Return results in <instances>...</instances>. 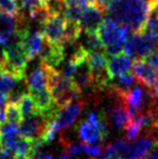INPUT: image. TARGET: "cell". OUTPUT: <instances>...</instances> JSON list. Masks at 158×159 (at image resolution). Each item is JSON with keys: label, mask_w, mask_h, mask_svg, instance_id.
Instances as JSON below:
<instances>
[{"label": "cell", "mask_w": 158, "mask_h": 159, "mask_svg": "<svg viewBox=\"0 0 158 159\" xmlns=\"http://www.w3.org/2000/svg\"><path fill=\"white\" fill-rule=\"evenodd\" d=\"M105 12L132 33H142L151 15L145 0H110Z\"/></svg>", "instance_id": "1"}, {"label": "cell", "mask_w": 158, "mask_h": 159, "mask_svg": "<svg viewBox=\"0 0 158 159\" xmlns=\"http://www.w3.org/2000/svg\"><path fill=\"white\" fill-rule=\"evenodd\" d=\"M28 62L29 59L25 49L20 40L15 38L14 42L7 44L3 49V61L0 65V69L10 74L19 81H24L26 78Z\"/></svg>", "instance_id": "2"}, {"label": "cell", "mask_w": 158, "mask_h": 159, "mask_svg": "<svg viewBox=\"0 0 158 159\" xmlns=\"http://www.w3.org/2000/svg\"><path fill=\"white\" fill-rule=\"evenodd\" d=\"M15 38L20 40L23 48L25 49L29 61L34 60L37 57H40L47 43L42 32L29 30V27L26 25L22 26L17 30Z\"/></svg>", "instance_id": "3"}, {"label": "cell", "mask_w": 158, "mask_h": 159, "mask_svg": "<svg viewBox=\"0 0 158 159\" xmlns=\"http://www.w3.org/2000/svg\"><path fill=\"white\" fill-rule=\"evenodd\" d=\"M129 32L128 28L121 26L108 15L104 16L103 22L97 30L104 48L117 42H126L129 38Z\"/></svg>", "instance_id": "4"}, {"label": "cell", "mask_w": 158, "mask_h": 159, "mask_svg": "<svg viewBox=\"0 0 158 159\" xmlns=\"http://www.w3.org/2000/svg\"><path fill=\"white\" fill-rule=\"evenodd\" d=\"M50 119L46 114L37 109L32 115L24 117L20 124V134L27 140H37L42 136Z\"/></svg>", "instance_id": "5"}, {"label": "cell", "mask_w": 158, "mask_h": 159, "mask_svg": "<svg viewBox=\"0 0 158 159\" xmlns=\"http://www.w3.org/2000/svg\"><path fill=\"white\" fill-rule=\"evenodd\" d=\"M155 42L146 33H133L124 43V53L130 57L145 59L153 52Z\"/></svg>", "instance_id": "6"}, {"label": "cell", "mask_w": 158, "mask_h": 159, "mask_svg": "<svg viewBox=\"0 0 158 159\" xmlns=\"http://www.w3.org/2000/svg\"><path fill=\"white\" fill-rule=\"evenodd\" d=\"M26 23L25 15L10 14L0 11V47L9 44L12 37L15 38L17 30Z\"/></svg>", "instance_id": "7"}, {"label": "cell", "mask_w": 158, "mask_h": 159, "mask_svg": "<svg viewBox=\"0 0 158 159\" xmlns=\"http://www.w3.org/2000/svg\"><path fill=\"white\" fill-rule=\"evenodd\" d=\"M66 28V20L61 13H51L42 24V34L48 43H61Z\"/></svg>", "instance_id": "8"}, {"label": "cell", "mask_w": 158, "mask_h": 159, "mask_svg": "<svg viewBox=\"0 0 158 159\" xmlns=\"http://www.w3.org/2000/svg\"><path fill=\"white\" fill-rule=\"evenodd\" d=\"M131 73L134 76L135 81L140 84L152 89L158 77V68L150 64L145 59L137 57L131 62Z\"/></svg>", "instance_id": "9"}, {"label": "cell", "mask_w": 158, "mask_h": 159, "mask_svg": "<svg viewBox=\"0 0 158 159\" xmlns=\"http://www.w3.org/2000/svg\"><path fill=\"white\" fill-rule=\"evenodd\" d=\"M103 11L97 8L95 4L92 3L87 6L82 12L81 19L79 22L82 32H97L101 23L103 22Z\"/></svg>", "instance_id": "10"}, {"label": "cell", "mask_w": 158, "mask_h": 159, "mask_svg": "<svg viewBox=\"0 0 158 159\" xmlns=\"http://www.w3.org/2000/svg\"><path fill=\"white\" fill-rule=\"evenodd\" d=\"M84 101L78 100L60 109L56 117H55V120H56L60 129H67L68 127H70L74 124L75 120L81 113V109L84 108Z\"/></svg>", "instance_id": "11"}, {"label": "cell", "mask_w": 158, "mask_h": 159, "mask_svg": "<svg viewBox=\"0 0 158 159\" xmlns=\"http://www.w3.org/2000/svg\"><path fill=\"white\" fill-rule=\"evenodd\" d=\"M155 144L154 140L151 136H141L135 139L133 142L129 141L124 154L120 158L122 159H143L145 157L148 149Z\"/></svg>", "instance_id": "12"}, {"label": "cell", "mask_w": 158, "mask_h": 159, "mask_svg": "<svg viewBox=\"0 0 158 159\" xmlns=\"http://www.w3.org/2000/svg\"><path fill=\"white\" fill-rule=\"evenodd\" d=\"M65 60V48L61 43L52 44L46 43L43 51L40 54V62L46 64L47 66L56 68Z\"/></svg>", "instance_id": "13"}, {"label": "cell", "mask_w": 158, "mask_h": 159, "mask_svg": "<svg viewBox=\"0 0 158 159\" xmlns=\"http://www.w3.org/2000/svg\"><path fill=\"white\" fill-rule=\"evenodd\" d=\"M25 84L29 93H36L47 87V71L46 66L42 62H40L37 67H35L25 78Z\"/></svg>", "instance_id": "14"}, {"label": "cell", "mask_w": 158, "mask_h": 159, "mask_svg": "<svg viewBox=\"0 0 158 159\" xmlns=\"http://www.w3.org/2000/svg\"><path fill=\"white\" fill-rule=\"evenodd\" d=\"M131 67V57L126 53H120L118 55L112 57L107 61L106 65V73L111 80L115 79L121 74L128 71Z\"/></svg>", "instance_id": "15"}, {"label": "cell", "mask_w": 158, "mask_h": 159, "mask_svg": "<svg viewBox=\"0 0 158 159\" xmlns=\"http://www.w3.org/2000/svg\"><path fill=\"white\" fill-rule=\"evenodd\" d=\"M10 152H12L13 157L20 159H34L37 155L34 148L33 140H27L23 136H19V139L13 143Z\"/></svg>", "instance_id": "16"}, {"label": "cell", "mask_w": 158, "mask_h": 159, "mask_svg": "<svg viewBox=\"0 0 158 159\" xmlns=\"http://www.w3.org/2000/svg\"><path fill=\"white\" fill-rule=\"evenodd\" d=\"M20 136V127L17 124L4 122L0 129V147L10 151L13 143Z\"/></svg>", "instance_id": "17"}, {"label": "cell", "mask_w": 158, "mask_h": 159, "mask_svg": "<svg viewBox=\"0 0 158 159\" xmlns=\"http://www.w3.org/2000/svg\"><path fill=\"white\" fill-rule=\"evenodd\" d=\"M74 81L81 90H86V89H94L95 90L94 75L86 62L79 65L76 75L74 77Z\"/></svg>", "instance_id": "18"}, {"label": "cell", "mask_w": 158, "mask_h": 159, "mask_svg": "<svg viewBox=\"0 0 158 159\" xmlns=\"http://www.w3.org/2000/svg\"><path fill=\"white\" fill-rule=\"evenodd\" d=\"M4 116H6V122H12V124H21L23 120V115L17 103H11L4 105L3 107Z\"/></svg>", "instance_id": "19"}, {"label": "cell", "mask_w": 158, "mask_h": 159, "mask_svg": "<svg viewBox=\"0 0 158 159\" xmlns=\"http://www.w3.org/2000/svg\"><path fill=\"white\" fill-rule=\"evenodd\" d=\"M82 47H84L88 52H91V51L104 50L103 43H102L101 39H100V37L97 32L84 33V46Z\"/></svg>", "instance_id": "20"}, {"label": "cell", "mask_w": 158, "mask_h": 159, "mask_svg": "<svg viewBox=\"0 0 158 159\" xmlns=\"http://www.w3.org/2000/svg\"><path fill=\"white\" fill-rule=\"evenodd\" d=\"M17 104H19V107H20V109H21L23 118L32 115L33 113H35V111H37L34 98H33V96L29 92H26L25 94L22 96L21 100L19 101Z\"/></svg>", "instance_id": "21"}, {"label": "cell", "mask_w": 158, "mask_h": 159, "mask_svg": "<svg viewBox=\"0 0 158 159\" xmlns=\"http://www.w3.org/2000/svg\"><path fill=\"white\" fill-rule=\"evenodd\" d=\"M84 8L86 7L64 6L61 11V14L66 20V22H80Z\"/></svg>", "instance_id": "22"}, {"label": "cell", "mask_w": 158, "mask_h": 159, "mask_svg": "<svg viewBox=\"0 0 158 159\" xmlns=\"http://www.w3.org/2000/svg\"><path fill=\"white\" fill-rule=\"evenodd\" d=\"M117 80L115 84H112V80H111V84L113 87H115L116 89L118 90H121V91H128L130 90L131 88L133 87L134 84V81H135V78L132 74L130 73H124V74H121L119 75L118 77H116Z\"/></svg>", "instance_id": "23"}, {"label": "cell", "mask_w": 158, "mask_h": 159, "mask_svg": "<svg viewBox=\"0 0 158 159\" xmlns=\"http://www.w3.org/2000/svg\"><path fill=\"white\" fill-rule=\"evenodd\" d=\"M143 32L147 34L155 43H158V12H151Z\"/></svg>", "instance_id": "24"}, {"label": "cell", "mask_w": 158, "mask_h": 159, "mask_svg": "<svg viewBox=\"0 0 158 159\" xmlns=\"http://www.w3.org/2000/svg\"><path fill=\"white\" fill-rule=\"evenodd\" d=\"M19 82H21V81L16 80L13 76H11L10 74H8L7 71L0 69V92L9 94V92H10L14 87H16V84H19Z\"/></svg>", "instance_id": "25"}, {"label": "cell", "mask_w": 158, "mask_h": 159, "mask_svg": "<svg viewBox=\"0 0 158 159\" xmlns=\"http://www.w3.org/2000/svg\"><path fill=\"white\" fill-rule=\"evenodd\" d=\"M59 130H60V127H59V125H57L56 120L55 119L50 120L49 124L47 125L43 134H42V136H41V140L43 141L44 144H49V143L52 142L55 139V136H56Z\"/></svg>", "instance_id": "26"}, {"label": "cell", "mask_w": 158, "mask_h": 159, "mask_svg": "<svg viewBox=\"0 0 158 159\" xmlns=\"http://www.w3.org/2000/svg\"><path fill=\"white\" fill-rule=\"evenodd\" d=\"M124 129V138H126L127 141H130L131 142V141L135 140L139 136L142 128L138 121L129 118V121L127 122L126 127Z\"/></svg>", "instance_id": "27"}, {"label": "cell", "mask_w": 158, "mask_h": 159, "mask_svg": "<svg viewBox=\"0 0 158 159\" xmlns=\"http://www.w3.org/2000/svg\"><path fill=\"white\" fill-rule=\"evenodd\" d=\"M61 143L65 149L66 154L70 156H79L80 154H84V146L82 143H73L64 138L61 139Z\"/></svg>", "instance_id": "28"}, {"label": "cell", "mask_w": 158, "mask_h": 159, "mask_svg": "<svg viewBox=\"0 0 158 159\" xmlns=\"http://www.w3.org/2000/svg\"><path fill=\"white\" fill-rule=\"evenodd\" d=\"M47 4V0H20V8L21 13L25 15V13H29L34 9L38 8L40 6Z\"/></svg>", "instance_id": "29"}, {"label": "cell", "mask_w": 158, "mask_h": 159, "mask_svg": "<svg viewBox=\"0 0 158 159\" xmlns=\"http://www.w3.org/2000/svg\"><path fill=\"white\" fill-rule=\"evenodd\" d=\"M0 11L14 15L21 13L16 0H0Z\"/></svg>", "instance_id": "30"}, {"label": "cell", "mask_w": 158, "mask_h": 159, "mask_svg": "<svg viewBox=\"0 0 158 159\" xmlns=\"http://www.w3.org/2000/svg\"><path fill=\"white\" fill-rule=\"evenodd\" d=\"M78 67L79 66L76 63H75V62L68 60V61L63 65L61 73H62V75H63L64 77L68 78V79H74V77H75V75H76Z\"/></svg>", "instance_id": "31"}, {"label": "cell", "mask_w": 158, "mask_h": 159, "mask_svg": "<svg viewBox=\"0 0 158 159\" xmlns=\"http://www.w3.org/2000/svg\"><path fill=\"white\" fill-rule=\"evenodd\" d=\"M124 43L126 42H117V43L110 44V46L104 48V53H105V55L111 57L118 55L124 51Z\"/></svg>", "instance_id": "32"}, {"label": "cell", "mask_w": 158, "mask_h": 159, "mask_svg": "<svg viewBox=\"0 0 158 159\" xmlns=\"http://www.w3.org/2000/svg\"><path fill=\"white\" fill-rule=\"evenodd\" d=\"M64 6H78V7H87L92 4L94 0H61Z\"/></svg>", "instance_id": "33"}, {"label": "cell", "mask_w": 158, "mask_h": 159, "mask_svg": "<svg viewBox=\"0 0 158 159\" xmlns=\"http://www.w3.org/2000/svg\"><path fill=\"white\" fill-rule=\"evenodd\" d=\"M146 61L150 64H152L153 66H155L156 68H158V49H156L155 51H153L147 57H146Z\"/></svg>", "instance_id": "34"}, {"label": "cell", "mask_w": 158, "mask_h": 159, "mask_svg": "<svg viewBox=\"0 0 158 159\" xmlns=\"http://www.w3.org/2000/svg\"><path fill=\"white\" fill-rule=\"evenodd\" d=\"M143 159H158V143L157 142H155L154 147L146 153L145 157Z\"/></svg>", "instance_id": "35"}, {"label": "cell", "mask_w": 158, "mask_h": 159, "mask_svg": "<svg viewBox=\"0 0 158 159\" xmlns=\"http://www.w3.org/2000/svg\"><path fill=\"white\" fill-rule=\"evenodd\" d=\"M108 2H110V0H94V1H93V4H95L97 8L101 9L103 12H105Z\"/></svg>", "instance_id": "36"}, {"label": "cell", "mask_w": 158, "mask_h": 159, "mask_svg": "<svg viewBox=\"0 0 158 159\" xmlns=\"http://www.w3.org/2000/svg\"><path fill=\"white\" fill-rule=\"evenodd\" d=\"M145 1L147 2L148 7H150L151 12L158 10V0H145Z\"/></svg>", "instance_id": "37"}, {"label": "cell", "mask_w": 158, "mask_h": 159, "mask_svg": "<svg viewBox=\"0 0 158 159\" xmlns=\"http://www.w3.org/2000/svg\"><path fill=\"white\" fill-rule=\"evenodd\" d=\"M0 159H11L10 151L0 147Z\"/></svg>", "instance_id": "38"}, {"label": "cell", "mask_w": 158, "mask_h": 159, "mask_svg": "<svg viewBox=\"0 0 158 159\" xmlns=\"http://www.w3.org/2000/svg\"><path fill=\"white\" fill-rule=\"evenodd\" d=\"M34 159H53L52 156L50 154H47V153H39L35 156Z\"/></svg>", "instance_id": "39"}, {"label": "cell", "mask_w": 158, "mask_h": 159, "mask_svg": "<svg viewBox=\"0 0 158 159\" xmlns=\"http://www.w3.org/2000/svg\"><path fill=\"white\" fill-rule=\"evenodd\" d=\"M154 90H155V93H156V95L158 96V77H157L156 81H155V84H154Z\"/></svg>", "instance_id": "40"}, {"label": "cell", "mask_w": 158, "mask_h": 159, "mask_svg": "<svg viewBox=\"0 0 158 159\" xmlns=\"http://www.w3.org/2000/svg\"><path fill=\"white\" fill-rule=\"evenodd\" d=\"M59 159H70V155L68 154H62L61 156L59 157Z\"/></svg>", "instance_id": "41"}, {"label": "cell", "mask_w": 158, "mask_h": 159, "mask_svg": "<svg viewBox=\"0 0 158 159\" xmlns=\"http://www.w3.org/2000/svg\"><path fill=\"white\" fill-rule=\"evenodd\" d=\"M2 61H3V49H1L0 47V65H1Z\"/></svg>", "instance_id": "42"}, {"label": "cell", "mask_w": 158, "mask_h": 159, "mask_svg": "<svg viewBox=\"0 0 158 159\" xmlns=\"http://www.w3.org/2000/svg\"><path fill=\"white\" fill-rule=\"evenodd\" d=\"M115 159H122V158H120V157H117V158H115Z\"/></svg>", "instance_id": "43"}, {"label": "cell", "mask_w": 158, "mask_h": 159, "mask_svg": "<svg viewBox=\"0 0 158 159\" xmlns=\"http://www.w3.org/2000/svg\"><path fill=\"white\" fill-rule=\"evenodd\" d=\"M154 12H158V10L157 11H154Z\"/></svg>", "instance_id": "44"}]
</instances>
